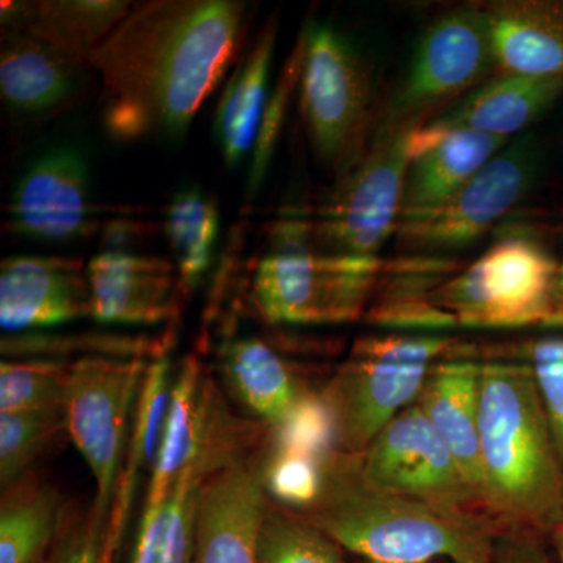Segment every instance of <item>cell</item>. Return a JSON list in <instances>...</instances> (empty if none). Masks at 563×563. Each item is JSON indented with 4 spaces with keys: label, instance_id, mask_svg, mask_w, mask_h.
I'll use <instances>...</instances> for the list:
<instances>
[{
    "label": "cell",
    "instance_id": "1",
    "mask_svg": "<svg viewBox=\"0 0 563 563\" xmlns=\"http://www.w3.org/2000/svg\"><path fill=\"white\" fill-rule=\"evenodd\" d=\"M246 3L152 0L92 52L102 81L107 132L121 141L173 139L187 131L239 54Z\"/></svg>",
    "mask_w": 563,
    "mask_h": 563
},
{
    "label": "cell",
    "instance_id": "2",
    "mask_svg": "<svg viewBox=\"0 0 563 563\" xmlns=\"http://www.w3.org/2000/svg\"><path fill=\"white\" fill-rule=\"evenodd\" d=\"M368 563H485L504 523L483 509L439 506L388 490L362 472L357 454L324 461L320 498L296 512Z\"/></svg>",
    "mask_w": 563,
    "mask_h": 563
},
{
    "label": "cell",
    "instance_id": "3",
    "mask_svg": "<svg viewBox=\"0 0 563 563\" xmlns=\"http://www.w3.org/2000/svg\"><path fill=\"white\" fill-rule=\"evenodd\" d=\"M479 454L485 512L553 531L563 514V465L528 362L484 358Z\"/></svg>",
    "mask_w": 563,
    "mask_h": 563
},
{
    "label": "cell",
    "instance_id": "4",
    "mask_svg": "<svg viewBox=\"0 0 563 563\" xmlns=\"http://www.w3.org/2000/svg\"><path fill=\"white\" fill-rule=\"evenodd\" d=\"M380 257L336 254L313 242L310 218L282 221L252 277L251 299L272 324H336L368 310Z\"/></svg>",
    "mask_w": 563,
    "mask_h": 563
},
{
    "label": "cell",
    "instance_id": "5",
    "mask_svg": "<svg viewBox=\"0 0 563 563\" xmlns=\"http://www.w3.org/2000/svg\"><path fill=\"white\" fill-rule=\"evenodd\" d=\"M444 335H374L354 343L321 391L335 424L336 450L361 454L412 406L433 366L457 350Z\"/></svg>",
    "mask_w": 563,
    "mask_h": 563
},
{
    "label": "cell",
    "instance_id": "6",
    "mask_svg": "<svg viewBox=\"0 0 563 563\" xmlns=\"http://www.w3.org/2000/svg\"><path fill=\"white\" fill-rule=\"evenodd\" d=\"M299 109L322 165L342 177L361 161L372 128L373 74L343 33L310 22L302 31Z\"/></svg>",
    "mask_w": 563,
    "mask_h": 563
},
{
    "label": "cell",
    "instance_id": "7",
    "mask_svg": "<svg viewBox=\"0 0 563 563\" xmlns=\"http://www.w3.org/2000/svg\"><path fill=\"white\" fill-rule=\"evenodd\" d=\"M559 263L521 233L504 236L433 291L451 328L514 329L547 324Z\"/></svg>",
    "mask_w": 563,
    "mask_h": 563
},
{
    "label": "cell",
    "instance_id": "8",
    "mask_svg": "<svg viewBox=\"0 0 563 563\" xmlns=\"http://www.w3.org/2000/svg\"><path fill=\"white\" fill-rule=\"evenodd\" d=\"M495 76L484 7L448 11L422 32L377 131L421 128Z\"/></svg>",
    "mask_w": 563,
    "mask_h": 563
},
{
    "label": "cell",
    "instance_id": "9",
    "mask_svg": "<svg viewBox=\"0 0 563 563\" xmlns=\"http://www.w3.org/2000/svg\"><path fill=\"white\" fill-rule=\"evenodd\" d=\"M155 358V357H154ZM152 358L81 355L70 362L66 428L96 479L92 509L110 518L136 402Z\"/></svg>",
    "mask_w": 563,
    "mask_h": 563
},
{
    "label": "cell",
    "instance_id": "10",
    "mask_svg": "<svg viewBox=\"0 0 563 563\" xmlns=\"http://www.w3.org/2000/svg\"><path fill=\"white\" fill-rule=\"evenodd\" d=\"M412 132H376L361 161L339 177L310 217L317 246L336 254L379 257L401 221Z\"/></svg>",
    "mask_w": 563,
    "mask_h": 563
},
{
    "label": "cell",
    "instance_id": "11",
    "mask_svg": "<svg viewBox=\"0 0 563 563\" xmlns=\"http://www.w3.org/2000/svg\"><path fill=\"white\" fill-rule=\"evenodd\" d=\"M540 173L532 136L515 141L439 209L399 222L401 246L446 252L468 246L490 231L531 190Z\"/></svg>",
    "mask_w": 563,
    "mask_h": 563
},
{
    "label": "cell",
    "instance_id": "12",
    "mask_svg": "<svg viewBox=\"0 0 563 563\" xmlns=\"http://www.w3.org/2000/svg\"><path fill=\"white\" fill-rule=\"evenodd\" d=\"M357 455L363 474L380 487L439 506L483 509L450 448L415 402Z\"/></svg>",
    "mask_w": 563,
    "mask_h": 563
},
{
    "label": "cell",
    "instance_id": "13",
    "mask_svg": "<svg viewBox=\"0 0 563 563\" xmlns=\"http://www.w3.org/2000/svg\"><path fill=\"white\" fill-rule=\"evenodd\" d=\"M257 426L236 420L218 396L206 439L157 509L141 515L132 563H192L203 484L218 466L261 439Z\"/></svg>",
    "mask_w": 563,
    "mask_h": 563
},
{
    "label": "cell",
    "instance_id": "14",
    "mask_svg": "<svg viewBox=\"0 0 563 563\" xmlns=\"http://www.w3.org/2000/svg\"><path fill=\"white\" fill-rule=\"evenodd\" d=\"M268 440L262 435L207 477L192 563H258V529L269 507L263 485Z\"/></svg>",
    "mask_w": 563,
    "mask_h": 563
},
{
    "label": "cell",
    "instance_id": "15",
    "mask_svg": "<svg viewBox=\"0 0 563 563\" xmlns=\"http://www.w3.org/2000/svg\"><path fill=\"white\" fill-rule=\"evenodd\" d=\"M9 228L44 243L84 240L98 229L87 163L79 152L62 147L32 163L9 202Z\"/></svg>",
    "mask_w": 563,
    "mask_h": 563
},
{
    "label": "cell",
    "instance_id": "16",
    "mask_svg": "<svg viewBox=\"0 0 563 563\" xmlns=\"http://www.w3.org/2000/svg\"><path fill=\"white\" fill-rule=\"evenodd\" d=\"M87 279L96 321L155 325L180 312L184 290L173 261L107 250L88 262Z\"/></svg>",
    "mask_w": 563,
    "mask_h": 563
},
{
    "label": "cell",
    "instance_id": "17",
    "mask_svg": "<svg viewBox=\"0 0 563 563\" xmlns=\"http://www.w3.org/2000/svg\"><path fill=\"white\" fill-rule=\"evenodd\" d=\"M90 317L87 266L62 255H13L0 265V324L49 328Z\"/></svg>",
    "mask_w": 563,
    "mask_h": 563
},
{
    "label": "cell",
    "instance_id": "18",
    "mask_svg": "<svg viewBox=\"0 0 563 563\" xmlns=\"http://www.w3.org/2000/svg\"><path fill=\"white\" fill-rule=\"evenodd\" d=\"M506 143L507 139L472 129H439L428 124L413 129L401 221L439 209L496 157Z\"/></svg>",
    "mask_w": 563,
    "mask_h": 563
},
{
    "label": "cell",
    "instance_id": "19",
    "mask_svg": "<svg viewBox=\"0 0 563 563\" xmlns=\"http://www.w3.org/2000/svg\"><path fill=\"white\" fill-rule=\"evenodd\" d=\"M481 366L483 361L457 347L433 366L415 404L450 448L483 507Z\"/></svg>",
    "mask_w": 563,
    "mask_h": 563
},
{
    "label": "cell",
    "instance_id": "20",
    "mask_svg": "<svg viewBox=\"0 0 563 563\" xmlns=\"http://www.w3.org/2000/svg\"><path fill=\"white\" fill-rule=\"evenodd\" d=\"M484 9L496 74L563 77V0H510Z\"/></svg>",
    "mask_w": 563,
    "mask_h": 563
},
{
    "label": "cell",
    "instance_id": "21",
    "mask_svg": "<svg viewBox=\"0 0 563 563\" xmlns=\"http://www.w3.org/2000/svg\"><path fill=\"white\" fill-rule=\"evenodd\" d=\"M84 68L31 33L10 32L0 54V96L20 117H44L80 95Z\"/></svg>",
    "mask_w": 563,
    "mask_h": 563
},
{
    "label": "cell",
    "instance_id": "22",
    "mask_svg": "<svg viewBox=\"0 0 563 563\" xmlns=\"http://www.w3.org/2000/svg\"><path fill=\"white\" fill-rule=\"evenodd\" d=\"M562 96L563 77L496 74L426 124L509 139L539 120Z\"/></svg>",
    "mask_w": 563,
    "mask_h": 563
},
{
    "label": "cell",
    "instance_id": "23",
    "mask_svg": "<svg viewBox=\"0 0 563 563\" xmlns=\"http://www.w3.org/2000/svg\"><path fill=\"white\" fill-rule=\"evenodd\" d=\"M133 3L122 0H46L3 3L2 22L13 32H27L88 65L92 52L128 18Z\"/></svg>",
    "mask_w": 563,
    "mask_h": 563
},
{
    "label": "cell",
    "instance_id": "24",
    "mask_svg": "<svg viewBox=\"0 0 563 563\" xmlns=\"http://www.w3.org/2000/svg\"><path fill=\"white\" fill-rule=\"evenodd\" d=\"M220 369L232 395L272 428L287 420L309 395L290 363L258 336L222 344Z\"/></svg>",
    "mask_w": 563,
    "mask_h": 563
},
{
    "label": "cell",
    "instance_id": "25",
    "mask_svg": "<svg viewBox=\"0 0 563 563\" xmlns=\"http://www.w3.org/2000/svg\"><path fill=\"white\" fill-rule=\"evenodd\" d=\"M276 16L265 27L233 73L214 113L213 131L222 157L235 166L255 146L263 111L269 99V70L276 47Z\"/></svg>",
    "mask_w": 563,
    "mask_h": 563
},
{
    "label": "cell",
    "instance_id": "26",
    "mask_svg": "<svg viewBox=\"0 0 563 563\" xmlns=\"http://www.w3.org/2000/svg\"><path fill=\"white\" fill-rule=\"evenodd\" d=\"M459 263L442 257H409L385 263L366 317L376 324L395 329L442 331L451 324L432 306V295Z\"/></svg>",
    "mask_w": 563,
    "mask_h": 563
},
{
    "label": "cell",
    "instance_id": "27",
    "mask_svg": "<svg viewBox=\"0 0 563 563\" xmlns=\"http://www.w3.org/2000/svg\"><path fill=\"white\" fill-rule=\"evenodd\" d=\"M172 365H169L168 355L162 354L152 358L141 387L139 402H136L132 437L129 440L120 484L111 504L109 537L113 543L120 544L136 477L144 466H154L163 428H165L166 413H168L169 399H172Z\"/></svg>",
    "mask_w": 563,
    "mask_h": 563
},
{
    "label": "cell",
    "instance_id": "28",
    "mask_svg": "<svg viewBox=\"0 0 563 563\" xmlns=\"http://www.w3.org/2000/svg\"><path fill=\"white\" fill-rule=\"evenodd\" d=\"M3 490L0 563L43 562L65 518L60 495L29 474Z\"/></svg>",
    "mask_w": 563,
    "mask_h": 563
},
{
    "label": "cell",
    "instance_id": "29",
    "mask_svg": "<svg viewBox=\"0 0 563 563\" xmlns=\"http://www.w3.org/2000/svg\"><path fill=\"white\" fill-rule=\"evenodd\" d=\"M165 231L184 295L195 290L209 272L220 232L217 202L192 187L173 196L165 214Z\"/></svg>",
    "mask_w": 563,
    "mask_h": 563
},
{
    "label": "cell",
    "instance_id": "30",
    "mask_svg": "<svg viewBox=\"0 0 563 563\" xmlns=\"http://www.w3.org/2000/svg\"><path fill=\"white\" fill-rule=\"evenodd\" d=\"M68 358H9L0 365V412L65 409Z\"/></svg>",
    "mask_w": 563,
    "mask_h": 563
},
{
    "label": "cell",
    "instance_id": "31",
    "mask_svg": "<svg viewBox=\"0 0 563 563\" xmlns=\"http://www.w3.org/2000/svg\"><path fill=\"white\" fill-rule=\"evenodd\" d=\"M258 563H344L340 547L288 509L268 507L257 536Z\"/></svg>",
    "mask_w": 563,
    "mask_h": 563
},
{
    "label": "cell",
    "instance_id": "32",
    "mask_svg": "<svg viewBox=\"0 0 563 563\" xmlns=\"http://www.w3.org/2000/svg\"><path fill=\"white\" fill-rule=\"evenodd\" d=\"M66 428L65 409L0 412V483L10 487L27 476L32 463Z\"/></svg>",
    "mask_w": 563,
    "mask_h": 563
},
{
    "label": "cell",
    "instance_id": "33",
    "mask_svg": "<svg viewBox=\"0 0 563 563\" xmlns=\"http://www.w3.org/2000/svg\"><path fill=\"white\" fill-rule=\"evenodd\" d=\"M325 459L269 444L263 462V485L266 495L292 512H306L321 495Z\"/></svg>",
    "mask_w": 563,
    "mask_h": 563
},
{
    "label": "cell",
    "instance_id": "34",
    "mask_svg": "<svg viewBox=\"0 0 563 563\" xmlns=\"http://www.w3.org/2000/svg\"><path fill=\"white\" fill-rule=\"evenodd\" d=\"M303 62V36L299 35L298 43L292 47L290 57L282 69L279 80L269 95L263 111L261 128H258L257 140H255L254 158H252L250 191H257L265 174L268 172L269 163L279 143L280 132L284 129L285 117L290 109L292 92L298 90L301 79Z\"/></svg>",
    "mask_w": 563,
    "mask_h": 563
},
{
    "label": "cell",
    "instance_id": "35",
    "mask_svg": "<svg viewBox=\"0 0 563 563\" xmlns=\"http://www.w3.org/2000/svg\"><path fill=\"white\" fill-rule=\"evenodd\" d=\"M272 429L269 444L279 450L295 451L318 459H325L336 451L335 424L321 393H309L292 409L287 420Z\"/></svg>",
    "mask_w": 563,
    "mask_h": 563
},
{
    "label": "cell",
    "instance_id": "36",
    "mask_svg": "<svg viewBox=\"0 0 563 563\" xmlns=\"http://www.w3.org/2000/svg\"><path fill=\"white\" fill-rule=\"evenodd\" d=\"M512 357L531 365L563 465V335L521 343Z\"/></svg>",
    "mask_w": 563,
    "mask_h": 563
},
{
    "label": "cell",
    "instance_id": "37",
    "mask_svg": "<svg viewBox=\"0 0 563 563\" xmlns=\"http://www.w3.org/2000/svg\"><path fill=\"white\" fill-rule=\"evenodd\" d=\"M114 553L109 540V518L91 509L66 537L52 563H113Z\"/></svg>",
    "mask_w": 563,
    "mask_h": 563
},
{
    "label": "cell",
    "instance_id": "38",
    "mask_svg": "<svg viewBox=\"0 0 563 563\" xmlns=\"http://www.w3.org/2000/svg\"><path fill=\"white\" fill-rule=\"evenodd\" d=\"M550 533L528 526L506 525L496 537L485 563H558L551 554Z\"/></svg>",
    "mask_w": 563,
    "mask_h": 563
},
{
    "label": "cell",
    "instance_id": "39",
    "mask_svg": "<svg viewBox=\"0 0 563 563\" xmlns=\"http://www.w3.org/2000/svg\"><path fill=\"white\" fill-rule=\"evenodd\" d=\"M544 325L547 328H563V261L559 263L558 274H555L550 317Z\"/></svg>",
    "mask_w": 563,
    "mask_h": 563
},
{
    "label": "cell",
    "instance_id": "40",
    "mask_svg": "<svg viewBox=\"0 0 563 563\" xmlns=\"http://www.w3.org/2000/svg\"><path fill=\"white\" fill-rule=\"evenodd\" d=\"M551 544H553V551L555 561L563 563V528H555L550 532Z\"/></svg>",
    "mask_w": 563,
    "mask_h": 563
},
{
    "label": "cell",
    "instance_id": "41",
    "mask_svg": "<svg viewBox=\"0 0 563 563\" xmlns=\"http://www.w3.org/2000/svg\"><path fill=\"white\" fill-rule=\"evenodd\" d=\"M555 528H563V514H562L561 520H559V525L555 526Z\"/></svg>",
    "mask_w": 563,
    "mask_h": 563
}]
</instances>
